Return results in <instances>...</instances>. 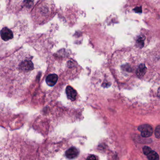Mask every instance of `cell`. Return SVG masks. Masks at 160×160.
<instances>
[{"mask_svg": "<svg viewBox=\"0 0 160 160\" xmlns=\"http://www.w3.org/2000/svg\"><path fill=\"white\" fill-rule=\"evenodd\" d=\"M34 69L31 57L19 51L3 61L0 67V86L19 87Z\"/></svg>", "mask_w": 160, "mask_h": 160, "instance_id": "1", "label": "cell"}, {"mask_svg": "<svg viewBox=\"0 0 160 160\" xmlns=\"http://www.w3.org/2000/svg\"><path fill=\"white\" fill-rule=\"evenodd\" d=\"M18 155L8 144H0V160H17Z\"/></svg>", "mask_w": 160, "mask_h": 160, "instance_id": "2", "label": "cell"}, {"mask_svg": "<svg viewBox=\"0 0 160 160\" xmlns=\"http://www.w3.org/2000/svg\"><path fill=\"white\" fill-rule=\"evenodd\" d=\"M138 130L141 132V136L144 138L150 137L153 133L152 127L147 124L140 125L139 127Z\"/></svg>", "mask_w": 160, "mask_h": 160, "instance_id": "3", "label": "cell"}, {"mask_svg": "<svg viewBox=\"0 0 160 160\" xmlns=\"http://www.w3.org/2000/svg\"><path fill=\"white\" fill-rule=\"evenodd\" d=\"M0 35L2 39L5 41L11 40L14 37L13 32L7 27H4L2 29L0 32Z\"/></svg>", "mask_w": 160, "mask_h": 160, "instance_id": "4", "label": "cell"}, {"mask_svg": "<svg viewBox=\"0 0 160 160\" xmlns=\"http://www.w3.org/2000/svg\"><path fill=\"white\" fill-rule=\"evenodd\" d=\"M66 92L67 98L69 99L72 101L75 100L77 96V92L74 88L70 86H68L66 88Z\"/></svg>", "mask_w": 160, "mask_h": 160, "instance_id": "5", "label": "cell"}, {"mask_svg": "<svg viewBox=\"0 0 160 160\" xmlns=\"http://www.w3.org/2000/svg\"><path fill=\"white\" fill-rule=\"evenodd\" d=\"M79 152L76 147H71L66 151L65 155L68 159H73L78 155Z\"/></svg>", "mask_w": 160, "mask_h": 160, "instance_id": "6", "label": "cell"}, {"mask_svg": "<svg viewBox=\"0 0 160 160\" xmlns=\"http://www.w3.org/2000/svg\"><path fill=\"white\" fill-rule=\"evenodd\" d=\"M58 80V75L56 74H50L46 78V83L49 86L53 87L55 85Z\"/></svg>", "mask_w": 160, "mask_h": 160, "instance_id": "7", "label": "cell"}, {"mask_svg": "<svg viewBox=\"0 0 160 160\" xmlns=\"http://www.w3.org/2000/svg\"><path fill=\"white\" fill-rule=\"evenodd\" d=\"M147 70V69L145 65L144 64H141V65H139L138 69L136 70V75L139 78L142 77L146 74Z\"/></svg>", "mask_w": 160, "mask_h": 160, "instance_id": "8", "label": "cell"}, {"mask_svg": "<svg viewBox=\"0 0 160 160\" xmlns=\"http://www.w3.org/2000/svg\"><path fill=\"white\" fill-rule=\"evenodd\" d=\"M145 40V37L144 35H139L136 39V44L138 47L139 48H142L144 45Z\"/></svg>", "mask_w": 160, "mask_h": 160, "instance_id": "9", "label": "cell"}, {"mask_svg": "<svg viewBox=\"0 0 160 160\" xmlns=\"http://www.w3.org/2000/svg\"><path fill=\"white\" fill-rule=\"evenodd\" d=\"M149 160H159V156L157 153L155 151H151V152L147 155Z\"/></svg>", "mask_w": 160, "mask_h": 160, "instance_id": "10", "label": "cell"}, {"mask_svg": "<svg viewBox=\"0 0 160 160\" xmlns=\"http://www.w3.org/2000/svg\"><path fill=\"white\" fill-rule=\"evenodd\" d=\"M23 3L25 6L27 8H31L33 4V0H25Z\"/></svg>", "mask_w": 160, "mask_h": 160, "instance_id": "11", "label": "cell"}, {"mask_svg": "<svg viewBox=\"0 0 160 160\" xmlns=\"http://www.w3.org/2000/svg\"><path fill=\"white\" fill-rule=\"evenodd\" d=\"M155 136L156 138L160 139V125L156 127L155 131Z\"/></svg>", "mask_w": 160, "mask_h": 160, "instance_id": "12", "label": "cell"}, {"mask_svg": "<svg viewBox=\"0 0 160 160\" xmlns=\"http://www.w3.org/2000/svg\"><path fill=\"white\" fill-rule=\"evenodd\" d=\"M152 151L151 148L147 147V146H145L143 148V152L144 154L145 155H147L149 154Z\"/></svg>", "mask_w": 160, "mask_h": 160, "instance_id": "13", "label": "cell"}, {"mask_svg": "<svg viewBox=\"0 0 160 160\" xmlns=\"http://www.w3.org/2000/svg\"><path fill=\"white\" fill-rule=\"evenodd\" d=\"M86 160H97L96 156L94 155H91L89 156H88Z\"/></svg>", "mask_w": 160, "mask_h": 160, "instance_id": "14", "label": "cell"}, {"mask_svg": "<svg viewBox=\"0 0 160 160\" xmlns=\"http://www.w3.org/2000/svg\"><path fill=\"white\" fill-rule=\"evenodd\" d=\"M135 11L137 13H141V7H138V8H136L135 9H134Z\"/></svg>", "mask_w": 160, "mask_h": 160, "instance_id": "15", "label": "cell"}, {"mask_svg": "<svg viewBox=\"0 0 160 160\" xmlns=\"http://www.w3.org/2000/svg\"><path fill=\"white\" fill-rule=\"evenodd\" d=\"M157 96L160 98V88H159L157 91Z\"/></svg>", "mask_w": 160, "mask_h": 160, "instance_id": "16", "label": "cell"}]
</instances>
